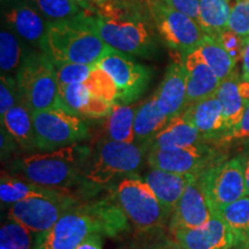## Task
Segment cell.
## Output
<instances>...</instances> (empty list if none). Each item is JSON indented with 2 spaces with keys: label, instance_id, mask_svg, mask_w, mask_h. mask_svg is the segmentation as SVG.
I'll use <instances>...</instances> for the list:
<instances>
[{
  "label": "cell",
  "instance_id": "obj_1",
  "mask_svg": "<svg viewBox=\"0 0 249 249\" xmlns=\"http://www.w3.org/2000/svg\"><path fill=\"white\" fill-rule=\"evenodd\" d=\"M95 11L96 26L105 44L144 59L158 54V31L148 6L143 8L136 0H108Z\"/></svg>",
  "mask_w": 249,
  "mask_h": 249
},
{
  "label": "cell",
  "instance_id": "obj_2",
  "mask_svg": "<svg viewBox=\"0 0 249 249\" xmlns=\"http://www.w3.org/2000/svg\"><path fill=\"white\" fill-rule=\"evenodd\" d=\"M127 217L114 200L75 204L48 232L37 236L36 249H76L92 235L114 236L127 229Z\"/></svg>",
  "mask_w": 249,
  "mask_h": 249
},
{
  "label": "cell",
  "instance_id": "obj_3",
  "mask_svg": "<svg viewBox=\"0 0 249 249\" xmlns=\"http://www.w3.org/2000/svg\"><path fill=\"white\" fill-rule=\"evenodd\" d=\"M108 45L101 38L95 14L46 23L40 51L53 62L95 66Z\"/></svg>",
  "mask_w": 249,
  "mask_h": 249
},
{
  "label": "cell",
  "instance_id": "obj_4",
  "mask_svg": "<svg viewBox=\"0 0 249 249\" xmlns=\"http://www.w3.org/2000/svg\"><path fill=\"white\" fill-rule=\"evenodd\" d=\"M91 150L86 144L68 145L49 152L18 158L12 169L27 181L55 189H67L85 174Z\"/></svg>",
  "mask_w": 249,
  "mask_h": 249
},
{
  "label": "cell",
  "instance_id": "obj_5",
  "mask_svg": "<svg viewBox=\"0 0 249 249\" xmlns=\"http://www.w3.org/2000/svg\"><path fill=\"white\" fill-rule=\"evenodd\" d=\"M15 79L20 101L31 112L62 110L53 62L44 52H30L24 55Z\"/></svg>",
  "mask_w": 249,
  "mask_h": 249
},
{
  "label": "cell",
  "instance_id": "obj_6",
  "mask_svg": "<svg viewBox=\"0 0 249 249\" xmlns=\"http://www.w3.org/2000/svg\"><path fill=\"white\" fill-rule=\"evenodd\" d=\"M149 148L136 143L102 139L87 166L85 178L93 185H107L119 176H133L141 169Z\"/></svg>",
  "mask_w": 249,
  "mask_h": 249
},
{
  "label": "cell",
  "instance_id": "obj_7",
  "mask_svg": "<svg viewBox=\"0 0 249 249\" xmlns=\"http://www.w3.org/2000/svg\"><path fill=\"white\" fill-rule=\"evenodd\" d=\"M113 197L127 219L141 232L160 229L171 216L143 179H124Z\"/></svg>",
  "mask_w": 249,
  "mask_h": 249
},
{
  "label": "cell",
  "instance_id": "obj_8",
  "mask_svg": "<svg viewBox=\"0 0 249 249\" xmlns=\"http://www.w3.org/2000/svg\"><path fill=\"white\" fill-rule=\"evenodd\" d=\"M37 150L49 152L89 139V126L82 118L55 108L33 112Z\"/></svg>",
  "mask_w": 249,
  "mask_h": 249
},
{
  "label": "cell",
  "instance_id": "obj_9",
  "mask_svg": "<svg viewBox=\"0 0 249 249\" xmlns=\"http://www.w3.org/2000/svg\"><path fill=\"white\" fill-rule=\"evenodd\" d=\"M147 6L161 40L181 55L197 49L207 36L195 20L165 0H147Z\"/></svg>",
  "mask_w": 249,
  "mask_h": 249
},
{
  "label": "cell",
  "instance_id": "obj_10",
  "mask_svg": "<svg viewBox=\"0 0 249 249\" xmlns=\"http://www.w3.org/2000/svg\"><path fill=\"white\" fill-rule=\"evenodd\" d=\"M111 75L118 89L116 103L133 104L143 95L150 83L152 70L140 64L133 55L108 46L97 64Z\"/></svg>",
  "mask_w": 249,
  "mask_h": 249
},
{
  "label": "cell",
  "instance_id": "obj_11",
  "mask_svg": "<svg viewBox=\"0 0 249 249\" xmlns=\"http://www.w3.org/2000/svg\"><path fill=\"white\" fill-rule=\"evenodd\" d=\"M225 160L217 148L201 143L183 148L150 149L147 155L151 169L164 170L182 176H196Z\"/></svg>",
  "mask_w": 249,
  "mask_h": 249
},
{
  "label": "cell",
  "instance_id": "obj_12",
  "mask_svg": "<svg viewBox=\"0 0 249 249\" xmlns=\"http://www.w3.org/2000/svg\"><path fill=\"white\" fill-rule=\"evenodd\" d=\"M202 179L213 211L247 195L241 157L224 160L211 167L202 173Z\"/></svg>",
  "mask_w": 249,
  "mask_h": 249
},
{
  "label": "cell",
  "instance_id": "obj_13",
  "mask_svg": "<svg viewBox=\"0 0 249 249\" xmlns=\"http://www.w3.org/2000/svg\"><path fill=\"white\" fill-rule=\"evenodd\" d=\"M75 204L68 194L58 197L28 198L9 207L8 219L15 220L39 235L51 230L59 218Z\"/></svg>",
  "mask_w": 249,
  "mask_h": 249
},
{
  "label": "cell",
  "instance_id": "obj_14",
  "mask_svg": "<svg viewBox=\"0 0 249 249\" xmlns=\"http://www.w3.org/2000/svg\"><path fill=\"white\" fill-rule=\"evenodd\" d=\"M171 231L173 240L185 249H233L242 244L240 238L213 213L203 226Z\"/></svg>",
  "mask_w": 249,
  "mask_h": 249
},
{
  "label": "cell",
  "instance_id": "obj_15",
  "mask_svg": "<svg viewBox=\"0 0 249 249\" xmlns=\"http://www.w3.org/2000/svg\"><path fill=\"white\" fill-rule=\"evenodd\" d=\"M213 217L202 179V173L193 176L187 183L171 219V230L196 229L203 226Z\"/></svg>",
  "mask_w": 249,
  "mask_h": 249
},
{
  "label": "cell",
  "instance_id": "obj_16",
  "mask_svg": "<svg viewBox=\"0 0 249 249\" xmlns=\"http://www.w3.org/2000/svg\"><path fill=\"white\" fill-rule=\"evenodd\" d=\"M181 116L201 133L207 142H224L229 132L223 107L216 95L189 105Z\"/></svg>",
  "mask_w": 249,
  "mask_h": 249
},
{
  "label": "cell",
  "instance_id": "obj_17",
  "mask_svg": "<svg viewBox=\"0 0 249 249\" xmlns=\"http://www.w3.org/2000/svg\"><path fill=\"white\" fill-rule=\"evenodd\" d=\"M181 60L187 74L186 108L189 105L216 95L222 81L205 64L197 49L182 54Z\"/></svg>",
  "mask_w": 249,
  "mask_h": 249
},
{
  "label": "cell",
  "instance_id": "obj_18",
  "mask_svg": "<svg viewBox=\"0 0 249 249\" xmlns=\"http://www.w3.org/2000/svg\"><path fill=\"white\" fill-rule=\"evenodd\" d=\"M187 74L181 58L167 67L163 81L155 92L158 107L169 119L186 110Z\"/></svg>",
  "mask_w": 249,
  "mask_h": 249
},
{
  "label": "cell",
  "instance_id": "obj_19",
  "mask_svg": "<svg viewBox=\"0 0 249 249\" xmlns=\"http://www.w3.org/2000/svg\"><path fill=\"white\" fill-rule=\"evenodd\" d=\"M59 96L62 110L82 119L107 118L113 105L93 95L83 83L59 87Z\"/></svg>",
  "mask_w": 249,
  "mask_h": 249
},
{
  "label": "cell",
  "instance_id": "obj_20",
  "mask_svg": "<svg viewBox=\"0 0 249 249\" xmlns=\"http://www.w3.org/2000/svg\"><path fill=\"white\" fill-rule=\"evenodd\" d=\"M192 177L167 172L164 170L150 169L145 173L143 180L148 183L165 209L172 214Z\"/></svg>",
  "mask_w": 249,
  "mask_h": 249
},
{
  "label": "cell",
  "instance_id": "obj_21",
  "mask_svg": "<svg viewBox=\"0 0 249 249\" xmlns=\"http://www.w3.org/2000/svg\"><path fill=\"white\" fill-rule=\"evenodd\" d=\"M169 121V118L158 107L154 95L140 103L134 119V135L136 144L149 148L150 150L155 138Z\"/></svg>",
  "mask_w": 249,
  "mask_h": 249
},
{
  "label": "cell",
  "instance_id": "obj_22",
  "mask_svg": "<svg viewBox=\"0 0 249 249\" xmlns=\"http://www.w3.org/2000/svg\"><path fill=\"white\" fill-rule=\"evenodd\" d=\"M6 21L18 36L40 50L46 24L35 9L27 4H18L6 13Z\"/></svg>",
  "mask_w": 249,
  "mask_h": 249
},
{
  "label": "cell",
  "instance_id": "obj_23",
  "mask_svg": "<svg viewBox=\"0 0 249 249\" xmlns=\"http://www.w3.org/2000/svg\"><path fill=\"white\" fill-rule=\"evenodd\" d=\"M205 142L201 133L180 114L171 118L166 126L155 138L150 149L183 148Z\"/></svg>",
  "mask_w": 249,
  "mask_h": 249
},
{
  "label": "cell",
  "instance_id": "obj_24",
  "mask_svg": "<svg viewBox=\"0 0 249 249\" xmlns=\"http://www.w3.org/2000/svg\"><path fill=\"white\" fill-rule=\"evenodd\" d=\"M1 126L7 129L24 151L37 150L33 112L23 102H18L1 118Z\"/></svg>",
  "mask_w": 249,
  "mask_h": 249
},
{
  "label": "cell",
  "instance_id": "obj_25",
  "mask_svg": "<svg viewBox=\"0 0 249 249\" xmlns=\"http://www.w3.org/2000/svg\"><path fill=\"white\" fill-rule=\"evenodd\" d=\"M67 195V189H55L20 180L2 173L0 180V200L5 204H14L33 197H58Z\"/></svg>",
  "mask_w": 249,
  "mask_h": 249
},
{
  "label": "cell",
  "instance_id": "obj_26",
  "mask_svg": "<svg viewBox=\"0 0 249 249\" xmlns=\"http://www.w3.org/2000/svg\"><path fill=\"white\" fill-rule=\"evenodd\" d=\"M240 77L238 71H234L227 79L220 82L216 93L223 107L224 119L229 130L240 121L246 107H248V103L246 102L239 88Z\"/></svg>",
  "mask_w": 249,
  "mask_h": 249
},
{
  "label": "cell",
  "instance_id": "obj_27",
  "mask_svg": "<svg viewBox=\"0 0 249 249\" xmlns=\"http://www.w3.org/2000/svg\"><path fill=\"white\" fill-rule=\"evenodd\" d=\"M139 104H119L112 105L110 113L107 117L104 129L107 139L117 142L135 143L134 135V119Z\"/></svg>",
  "mask_w": 249,
  "mask_h": 249
},
{
  "label": "cell",
  "instance_id": "obj_28",
  "mask_svg": "<svg viewBox=\"0 0 249 249\" xmlns=\"http://www.w3.org/2000/svg\"><path fill=\"white\" fill-rule=\"evenodd\" d=\"M238 0H200L198 24L205 35L218 38L227 29L233 6Z\"/></svg>",
  "mask_w": 249,
  "mask_h": 249
},
{
  "label": "cell",
  "instance_id": "obj_29",
  "mask_svg": "<svg viewBox=\"0 0 249 249\" xmlns=\"http://www.w3.org/2000/svg\"><path fill=\"white\" fill-rule=\"evenodd\" d=\"M197 51L205 64L213 70L220 81L231 75L238 64L214 37L205 36L197 48Z\"/></svg>",
  "mask_w": 249,
  "mask_h": 249
},
{
  "label": "cell",
  "instance_id": "obj_30",
  "mask_svg": "<svg viewBox=\"0 0 249 249\" xmlns=\"http://www.w3.org/2000/svg\"><path fill=\"white\" fill-rule=\"evenodd\" d=\"M222 218L236 235L244 242L245 236L249 232V196L246 195L232 203L223 205L213 211Z\"/></svg>",
  "mask_w": 249,
  "mask_h": 249
},
{
  "label": "cell",
  "instance_id": "obj_31",
  "mask_svg": "<svg viewBox=\"0 0 249 249\" xmlns=\"http://www.w3.org/2000/svg\"><path fill=\"white\" fill-rule=\"evenodd\" d=\"M35 233L8 219L0 229V249H36Z\"/></svg>",
  "mask_w": 249,
  "mask_h": 249
},
{
  "label": "cell",
  "instance_id": "obj_32",
  "mask_svg": "<svg viewBox=\"0 0 249 249\" xmlns=\"http://www.w3.org/2000/svg\"><path fill=\"white\" fill-rule=\"evenodd\" d=\"M26 55V54H24ZM23 50L14 34L2 29L0 33V70L1 75H11L18 71L23 59Z\"/></svg>",
  "mask_w": 249,
  "mask_h": 249
},
{
  "label": "cell",
  "instance_id": "obj_33",
  "mask_svg": "<svg viewBox=\"0 0 249 249\" xmlns=\"http://www.w3.org/2000/svg\"><path fill=\"white\" fill-rule=\"evenodd\" d=\"M34 2L46 18L54 21L68 20L89 13L75 0H34Z\"/></svg>",
  "mask_w": 249,
  "mask_h": 249
},
{
  "label": "cell",
  "instance_id": "obj_34",
  "mask_svg": "<svg viewBox=\"0 0 249 249\" xmlns=\"http://www.w3.org/2000/svg\"><path fill=\"white\" fill-rule=\"evenodd\" d=\"M83 85L91 91V93L103 101L111 103V104L116 103L118 96L116 83L110 74L102 70L97 65L92 67L91 73Z\"/></svg>",
  "mask_w": 249,
  "mask_h": 249
},
{
  "label": "cell",
  "instance_id": "obj_35",
  "mask_svg": "<svg viewBox=\"0 0 249 249\" xmlns=\"http://www.w3.org/2000/svg\"><path fill=\"white\" fill-rule=\"evenodd\" d=\"M53 66L59 87L71 85V83H85L93 67L89 65L62 64V62H53Z\"/></svg>",
  "mask_w": 249,
  "mask_h": 249
},
{
  "label": "cell",
  "instance_id": "obj_36",
  "mask_svg": "<svg viewBox=\"0 0 249 249\" xmlns=\"http://www.w3.org/2000/svg\"><path fill=\"white\" fill-rule=\"evenodd\" d=\"M227 29L234 31L242 38L249 36V0H238L233 6Z\"/></svg>",
  "mask_w": 249,
  "mask_h": 249
},
{
  "label": "cell",
  "instance_id": "obj_37",
  "mask_svg": "<svg viewBox=\"0 0 249 249\" xmlns=\"http://www.w3.org/2000/svg\"><path fill=\"white\" fill-rule=\"evenodd\" d=\"M18 102L21 101L18 91L17 79L12 75H1L0 77V118L4 117Z\"/></svg>",
  "mask_w": 249,
  "mask_h": 249
},
{
  "label": "cell",
  "instance_id": "obj_38",
  "mask_svg": "<svg viewBox=\"0 0 249 249\" xmlns=\"http://www.w3.org/2000/svg\"><path fill=\"white\" fill-rule=\"evenodd\" d=\"M218 40L220 44L224 46V49L229 52L230 55L238 62L241 59L242 48H244V38L235 34L234 31L226 29L223 31L219 36H218Z\"/></svg>",
  "mask_w": 249,
  "mask_h": 249
},
{
  "label": "cell",
  "instance_id": "obj_39",
  "mask_svg": "<svg viewBox=\"0 0 249 249\" xmlns=\"http://www.w3.org/2000/svg\"><path fill=\"white\" fill-rule=\"evenodd\" d=\"M170 6L192 18L198 23L200 18V0H165Z\"/></svg>",
  "mask_w": 249,
  "mask_h": 249
},
{
  "label": "cell",
  "instance_id": "obj_40",
  "mask_svg": "<svg viewBox=\"0 0 249 249\" xmlns=\"http://www.w3.org/2000/svg\"><path fill=\"white\" fill-rule=\"evenodd\" d=\"M245 139H249V104L246 107L240 121L227 132L225 139H224V142L231 141V140Z\"/></svg>",
  "mask_w": 249,
  "mask_h": 249
},
{
  "label": "cell",
  "instance_id": "obj_41",
  "mask_svg": "<svg viewBox=\"0 0 249 249\" xmlns=\"http://www.w3.org/2000/svg\"><path fill=\"white\" fill-rule=\"evenodd\" d=\"M18 143L13 136L7 132L4 126H1V133H0V151H1V158H7L12 152L15 151Z\"/></svg>",
  "mask_w": 249,
  "mask_h": 249
},
{
  "label": "cell",
  "instance_id": "obj_42",
  "mask_svg": "<svg viewBox=\"0 0 249 249\" xmlns=\"http://www.w3.org/2000/svg\"><path fill=\"white\" fill-rule=\"evenodd\" d=\"M242 77L249 82V36L244 38V48L241 53Z\"/></svg>",
  "mask_w": 249,
  "mask_h": 249
},
{
  "label": "cell",
  "instance_id": "obj_43",
  "mask_svg": "<svg viewBox=\"0 0 249 249\" xmlns=\"http://www.w3.org/2000/svg\"><path fill=\"white\" fill-rule=\"evenodd\" d=\"M76 249H103V236H90V238L83 241Z\"/></svg>",
  "mask_w": 249,
  "mask_h": 249
},
{
  "label": "cell",
  "instance_id": "obj_44",
  "mask_svg": "<svg viewBox=\"0 0 249 249\" xmlns=\"http://www.w3.org/2000/svg\"><path fill=\"white\" fill-rule=\"evenodd\" d=\"M244 170H245V181H246V191L249 196V154L247 157L244 158Z\"/></svg>",
  "mask_w": 249,
  "mask_h": 249
},
{
  "label": "cell",
  "instance_id": "obj_45",
  "mask_svg": "<svg viewBox=\"0 0 249 249\" xmlns=\"http://www.w3.org/2000/svg\"><path fill=\"white\" fill-rule=\"evenodd\" d=\"M150 249H177V242L174 240L166 241V242H163V244L156 245Z\"/></svg>",
  "mask_w": 249,
  "mask_h": 249
},
{
  "label": "cell",
  "instance_id": "obj_46",
  "mask_svg": "<svg viewBox=\"0 0 249 249\" xmlns=\"http://www.w3.org/2000/svg\"><path fill=\"white\" fill-rule=\"evenodd\" d=\"M75 1H76V2H79L81 7L85 8L86 11H88V12H89V13H91V14H96L95 7H93V6H92L91 4H90V2L87 1V0H75Z\"/></svg>",
  "mask_w": 249,
  "mask_h": 249
},
{
  "label": "cell",
  "instance_id": "obj_47",
  "mask_svg": "<svg viewBox=\"0 0 249 249\" xmlns=\"http://www.w3.org/2000/svg\"><path fill=\"white\" fill-rule=\"evenodd\" d=\"M87 1L90 2L93 7H97V6H101L103 4H105V2H107L108 0H87Z\"/></svg>",
  "mask_w": 249,
  "mask_h": 249
},
{
  "label": "cell",
  "instance_id": "obj_48",
  "mask_svg": "<svg viewBox=\"0 0 249 249\" xmlns=\"http://www.w3.org/2000/svg\"><path fill=\"white\" fill-rule=\"evenodd\" d=\"M242 244H245L246 246H248V247H249V232L247 233V235L245 236V240H244V242H242Z\"/></svg>",
  "mask_w": 249,
  "mask_h": 249
},
{
  "label": "cell",
  "instance_id": "obj_49",
  "mask_svg": "<svg viewBox=\"0 0 249 249\" xmlns=\"http://www.w3.org/2000/svg\"><path fill=\"white\" fill-rule=\"evenodd\" d=\"M239 246H240V249H249L248 246H246L245 244H240Z\"/></svg>",
  "mask_w": 249,
  "mask_h": 249
},
{
  "label": "cell",
  "instance_id": "obj_50",
  "mask_svg": "<svg viewBox=\"0 0 249 249\" xmlns=\"http://www.w3.org/2000/svg\"><path fill=\"white\" fill-rule=\"evenodd\" d=\"M177 249H185V248H183V247H181V246H180V245H178V244H177Z\"/></svg>",
  "mask_w": 249,
  "mask_h": 249
},
{
  "label": "cell",
  "instance_id": "obj_51",
  "mask_svg": "<svg viewBox=\"0 0 249 249\" xmlns=\"http://www.w3.org/2000/svg\"><path fill=\"white\" fill-rule=\"evenodd\" d=\"M233 249H240V246H236V247H234Z\"/></svg>",
  "mask_w": 249,
  "mask_h": 249
},
{
  "label": "cell",
  "instance_id": "obj_52",
  "mask_svg": "<svg viewBox=\"0 0 249 249\" xmlns=\"http://www.w3.org/2000/svg\"><path fill=\"white\" fill-rule=\"evenodd\" d=\"M5 1H7V0H1V2H2V4H4Z\"/></svg>",
  "mask_w": 249,
  "mask_h": 249
}]
</instances>
